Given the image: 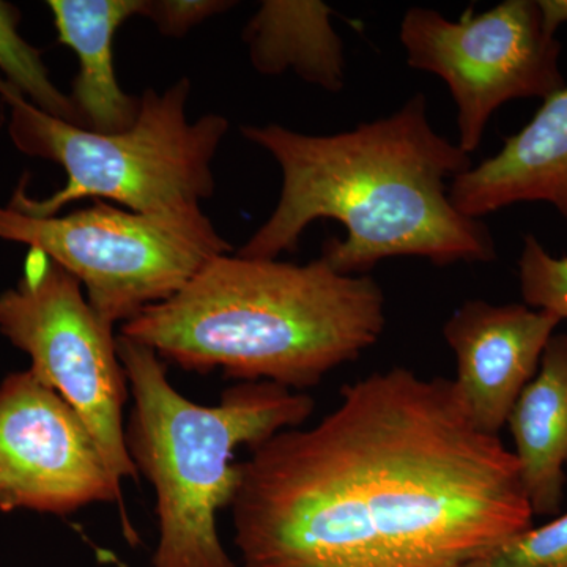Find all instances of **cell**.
Instances as JSON below:
<instances>
[{
  "label": "cell",
  "instance_id": "4fadbf2b",
  "mask_svg": "<svg viewBox=\"0 0 567 567\" xmlns=\"http://www.w3.org/2000/svg\"><path fill=\"white\" fill-rule=\"evenodd\" d=\"M522 484L535 516L561 511L567 464V334H554L511 412Z\"/></svg>",
  "mask_w": 567,
  "mask_h": 567
},
{
  "label": "cell",
  "instance_id": "d6986e66",
  "mask_svg": "<svg viewBox=\"0 0 567 567\" xmlns=\"http://www.w3.org/2000/svg\"><path fill=\"white\" fill-rule=\"evenodd\" d=\"M544 29L548 35L557 33L559 25L567 22V0H537Z\"/></svg>",
  "mask_w": 567,
  "mask_h": 567
},
{
  "label": "cell",
  "instance_id": "7c38bea8",
  "mask_svg": "<svg viewBox=\"0 0 567 567\" xmlns=\"http://www.w3.org/2000/svg\"><path fill=\"white\" fill-rule=\"evenodd\" d=\"M59 41L80 59L70 99L85 130L122 133L132 128L141 99L122 91L114 69V37L123 22L142 14L144 0H51Z\"/></svg>",
  "mask_w": 567,
  "mask_h": 567
},
{
  "label": "cell",
  "instance_id": "ba28073f",
  "mask_svg": "<svg viewBox=\"0 0 567 567\" xmlns=\"http://www.w3.org/2000/svg\"><path fill=\"white\" fill-rule=\"evenodd\" d=\"M406 63L442 78L457 106L458 147L473 153L488 118L518 99L546 100L565 87L561 43L544 29L535 0H506L457 21L413 7L401 22Z\"/></svg>",
  "mask_w": 567,
  "mask_h": 567
},
{
  "label": "cell",
  "instance_id": "5bb4252c",
  "mask_svg": "<svg viewBox=\"0 0 567 567\" xmlns=\"http://www.w3.org/2000/svg\"><path fill=\"white\" fill-rule=\"evenodd\" d=\"M331 13L322 2L267 0L245 29L252 65L264 74L290 69L324 91H342L344 52Z\"/></svg>",
  "mask_w": 567,
  "mask_h": 567
},
{
  "label": "cell",
  "instance_id": "8fae6325",
  "mask_svg": "<svg viewBox=\"0 0 567 567\" xmlns=\"http://www.w3.org/2000/svg\"><path fill=\"white\" fill-rule=\"evenodd\" d=\"M450 199L473 219L517 203H548L567 221V85L505 137L502 151L454 178Z\"/></svg>",
  "mask_w": 567,
  "mask_h": 567
},
{
  "label": "cell",
  "instance_id": "e0dca14e",
  "mask_svg": "<svg viewBox=\"0 0 567 567\" xmlns=\"http://www.w3.org/2000/svg\"><path fill=\"white\" fill-rule=\"evenodd\" d=\"M472 567H567V514L518 533Z\"/></svg>",
  "mask_w": 567,
  "mask_h": 567
},
{
  "label": "cell",
  "instance_id": "3957f363",
  "mask_svg": "<svg viewBox=\"0 0 567 567\" xmlns=\"http://www.w3.org/2000/svg\"><path fill=\"white\" fill-rule=\"evenodd\" d=\"M385 324L372 276L339 275L322 257L295 265L223 254L121 336L183 371L303 391L357 361Z\"/></svg>",
  "mask_w": 567,
  "mask_h": 567
},
{
  "label": "cell",
  "instance_id": "2e32d148",
  "mask_svg": "<svg viewBox=\"0 0 567 567\" xmlns=\"http://www.w3.org/2000/svg\"><path fill=\"white\" fill-rule=\"evenodd\" d=\"M518 279L525 305L567 319V256L554 257L535 235H525Z\"/></svg>",
  "mask_w": 567,
  "mask_h": 567
},
{
  "label": "cell",
  "instance_id": "5b68a950",
  "mask_svg": "<svg viewBox=\"0 0 567 567\" xmlns=\"http://www.w3.org/2000/svg\"><path fill=\"white\" fill-rule=\"evenodd\" d=\"M192 82L183 78L163 93L144 92L132 128L95 133L52 117L6 80L0 96L10 110L9 133L18 151L61 164L66 185L48 199H32L21 183L10 207L39 218L95 197L142 215L199 212L215 193L212 164L229 132L223 115L186 117Z\"/></svg>",
  "mask_w": 567,
  "mask_h": 567
},
{
  "label": "cell",
  "instance_id": "9c48e42d",
  "mask_svg": "<svg viewBox=\"0 0 567 567\" xmlns=\"http://www.w3.org/2000/svg\"><path fill=\"white\" fill-rule=\"evenodd\" d=\"M122 499L95 436L31 369L0 383V511L69 516Z\"/></svg>",
  "mask_w": 567,
  "mask_h": 567
},
{
  "label": "cell",
  "instance_id": "6da1fadb",
  "mask_svg": "<svg viewBox=\"0 0 567 567\" xmlns=\"http://www.w3.org/2000/svg\"><path fill=\"white\" fill-rule=\"evenodd\" d=\"M238 466L241 567H472L535 517L516 454L454 380L405 368L346 385Z\"/></svg>",
  "mask_w": 567,
  "mask_h": 567
},
{
  "label": "cell",
  "instance_id": "30bf717a",
  "mask_svg": "<svg viewBox=\"0 0 567 567\" xmlns=\"http://www.w3.org/2000/svg\"><path fill=\"white\" fill-rule=\"evenodd\" d=\"M561 322L544 309L484 300L465 301L446 320L443 336L457 360L454 383L477 429L499 435Z\"/></svg>",
  "mask_w": 567,
  "mask_h": 567
},
{
  "label": "cell",
  "instance_id": "7a4b0ae2",
  "mask_svg": "<svg viewBox=\"0 0 567 567\" xmlns=\"http://www.w3.org/2000/svg\"><path fill=\"white\" fill-rule=\"evenodd\" d=\"M244 136L281 166L282 189L238 256L276 259L297 251L309 224L334 219L346 227V240L324 241L320 257L339 275H369L402 256L439 267L496 259L486 224L451 203L446 182L472 169V158L432 128L423 93L352 132L311 136L271 123L245 126Z\"/></svg>",
  "mask_w": 567,
  "mask_h": 567
},
{
  "label": "cell",
  "instance_id": "8992f818",
  "mask_svg": "<svg viewBox=\"0 0 567 567\" xmlns=\"http://www.w3.org/2000/svg\"><path fill=\"white\" fill-rule=\"evenodd\" d=\"M0 238L39 249L65 268L111 327L166 301L215 257L233 251L203 210L153 216L103 200L48 218L0 207Z\"/></svg>",
  "mask_w": 567,
  "mask_h": 567
},
{
  "label": "cell",
  "instance_id": "277c9868",
  "mask_svg": "<svg viewBox=\"0 0 567 567\" xmlns=\"http://www.w3.org/2000/svg\"><path fill=\"white\" fill-rule=\"evenodd\" d=\"M133 409L126 446L156 496L158 544L152 567H238L218 533V514L233 506L248 450L287 429L301 427L316 401L271 382H245L207 406L178 393L166 363L148 347L117 338Z\"/></svg>",
  "mask_w": 567,
  "mask_h": 567
},
{
  "label": "cell",
  "instance_id": "9a60e30c",
  "mask_svg": "<svg viewBox=\"0 0 567 567\" xmlns=\"http://www.w3.org/2000/svg\"><path fill=\"white\" fill-rule=\"evenodd\" d=\"M20 11L0 2V70L7 82L31 99L39 110L52 117L84 128L80 112L70 95H65L51 81L39 50L31 47L18 32Z\"/></svg>",
  "mask_w": 567,
  "mask_h": 567
},
{
  "label": "cell",
  "instance_id": "52a82bcc",
  "mask_svg": "<svg viewBox=\"0 0 567 567\" xmlns=\"http://www.w3.org/2000/svg\"><path fill=\"white\" fill-rule=\"evenodd\" d=\"M0 333L31 357L41 382L76 410L115 480H136L123 421L130 386L117 338L89 305L81 282L31 249L17 289L0 295Z\"/></svg>",
  "mask_w": 567,
  "mask_h": 567
},
{
  "label": "cell",
  "instance_id": "ac0fdd59",
  "mask_svg": "<svg viewBox=\"0 0 567 567\" xmlns=\"http://www.w3.org/2000/svg\"><path fill=\"white\" fill-rule=\"evenodd\" d=\"M233 6L224 0H144L141 17L148 18L163 35L182 37Z\"/></svg>",
  "mask_w": 567,
  "mask_h": 567
}]
</instances>
